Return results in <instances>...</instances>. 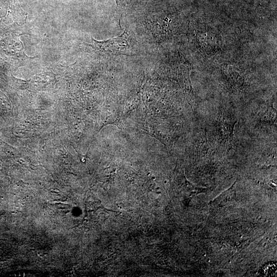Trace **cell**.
<instances>
[{
	"label": "cell",
	"mask_w": 277,
	"mask_h": 277,
	"mask_svg": "<svg viewBox=\"0 0 277 277\" xmlns=\"http://www.w3.org/2000/svg\"><path fill=\"white\" fill-rule=\"evenodd\" d=\"M117 6H119L121 4V0H115Z\"/></svg>",
	"instance_id": "2"
},
{
	"label": "cell",
	"mask_w": 277,
	"mask_h": 277,
	"mask_svg": "<svg viewBox=\"0 0 277 277\" xmlns=\"http://www.w3.org/2000/svg\"><path fill=\"white\" fill-rule=\"evenodd\" d=\"M125 33L124 31L121 36L106 41H98L92 38V43L96 50L101 52L122 53L127 50L128 45Z\"/></svg>",
	"instance_id": "1"
}]
</instances>
